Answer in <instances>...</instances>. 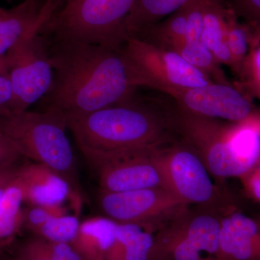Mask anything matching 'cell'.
Wrapping results in <instances>:
<instances>
[{
	"instance_id": "6da1fadb",
	"label": "cell",
	"mask_w": 260,
	"mask_h": 260,
	"mask_svg": "<svg viewBox=\"0 0 260 260\" xmlns=\"http://www.w3.org/2000/svg\"><path fill=\"white\" fill-rule=\"evenodd\" d=\"M45 44L54 68V81L39 102V111L52 113L65 122L135 96L139 87L122 47Z\"/></svg>"
},
{
	"instance_id": "7a4b0ae2",
	"label": "cell",
	"mask_w": 260,
	"mask_h": 260,
	"mask_svg": "<svg viewBox=\"0 0 260 260\" xmlns=\"http://www.w3.org/2000/svg\"><path fill=\"white\" fill-rule=\"evenodd\" d=\"M155 104L135 96L122 104L67 119L65 124L80 152L96 170L113 159L161 148L177 138L172 107Z\"/></svg>"
},
{
	"instance_id": "3957f363",
	"label": "cell",
	"mask_w": 260,
	"mask_h": 260,
	"mask_svg": "<svg viewBox=\"0 0 260 260\" xmlns=\"http://www.w3.org/2000/svg\"><path fill=\"white\" fill-rule=\"evenodd\" d=\"M172 115L177 137L198 153L212 177L240 179L260 162L259 126L193 115L175 104Z\"/></svg>"
},
{
	"instance_id": "277c9868",
	"label": "cell",
	"mask_w": 260,
	"mask_h": 260,
	"mask_svg": "<svg viewBox=\"0 0 260 260\" xmlns=\"http://www.w3.org/2000/svg\"><path fill=\"white\" fill-rule=\"evenodd\" d=\"M66 124L47 112H8L0 115V135L20 157L43 164L69 183L74 205L81 202V189L73 148L66 134Z\"/></svg>"
},
{
	"instance_id": "5b68a950",
	"label": "cell",
	"mask_w": 260,
	"mask_h": 260,
	"mask_svg": "<svg viewBox=\"0 0 260 260\" xmlns=\"http://www.w3.org/2000/svg\"><path fill=\"white\" fill-rule=\"evenodd\" d=\"M135 0H62L41 30L44 42L83 43L121 48Z\"/></svg>"
},
{
	"instance_id": "8992f818",
	"label": "cell",
	"mask_w": 260,
	"mask_h": 260,
	"mask_svg": "<svg viewBox=\"0 0 260 260\" xmlns=\"http://www.w3.org/2000/svg\"><path fill=\"white\" fill-rule=\"evenodd\" d=\"M221 217L188 207L155 233L150 260H218Z\"/></svg>"
},
{
	"instance_id": "52a82bcc",
	"label": "cell",
	"mask_w": 260,
	"mask_h": 260,
	"mask_svg": "<svg viewBox=\"0 0 260 260\" xmlns=\"http://www.w3.org/2000/svg\"><path fill=\"white\" fill-rule=\"evenodd\" d=\"M138 87L158 90L167 95L177 90L213 83L175 51L157 47L137 38H128L122 46Z\"/></svg>"
},
{
	"instance_id": "ba28073f",
	"label": "cell",
	"mask_w": 260,
	"mask_h": 260,
	"mask_svg": "<svg viewBox=\"0 0 260 260\" xmlns=\"http://www.w3.org/2000/svg\"><path fill=\"white\" fill-rule=\"evenodd\" d=\"M166 187L184 204L215 210L223 195L198 153L179 137L158 150Z\"/></svg>"
},
{
	"instance_id": "9c48e42d",
	"label": "cell",
	"mask_w": 260,
	"mask_h": 260,
	"mask_svg": "<svg viewBox=\"0 0 260 260\" xmlns=\"http://www.w3.org/2000/svg\"><path fill=\"white\" fill-rule=\"evenodd\" d=\"M13 90L10 112L28 110L52 86L54 68L40 32L19 43L3 58Z\"/></svg>"
},
{
	"instance_id": "30bf717a",
	"label": "cell",
	"mask_w": 260,
	"mask_h": 260,
	"mask_svg": "<svg viewBox=\"0 0 260 260\" xmlns=\"http://www.w3.org/2000/svg\"><path fill=\"white\" fill-rule=\"evenodd\" d=\"M99 204L106 217L116 223L137 224L155 233L189 207L162 188L101 191Z\"/></svg>"
},
{
	"instance_id": "8fae6325",
	"label": "cell",
	"mask_w": 260,
	"mask_h": 260,
	"mask_svg": "<svg viewBox=\"0 0 260 260\" xmlns=\"http://www.w3.org/2000/svg\"><path fill=\"white\" fill-rule=\"evenodd\" d=\"M168 96L181 110L201 117L237 124L260 119V108L234 83H212Z\"/></svg>"
},
{
	"instance_id": "7c38bea8",
	"label": "cell",
	"mask_w": 260,
	"mask_h": 260,
	"mask_svg": "<svg viewBox=\"0 0 260 260\" xmlns=\"http://www.w3.org/2000/svg\"><path fill=\"white\" fill-rule=\"evenodd\" d=\"M159 148L128 154L106 162L96 169L101 191L122 192L166 187Z\"/></svg>"
},
{
	"instance_id": "4fadbf2b",
	"label": "cell",
	"mask_w": 260,
	"mask_h": 260,
	"mask_svg": "<svg viewBox=\"0 0 260 260\" xmlns=\"http://www.w3.org/2000/svg\"><path fill=\"white\" fill-rule=\"evenodd\" d=\"M62 0H23L0 8V59L26 38L39 34Z\"/></svg>"
},
{
	"instance_id": "5bb4252c",
	"label": "cell",
	"mask_w": 260,
	"mask_h": 260,
	"mask_svg": "<svg viewBox=\"0 0 260 260\" xmlns=\"http://www.w3.org/2000/svg\"><path fill=\"white\" fill-rule=\"evenodd\" d=\"M218 260H260V225L239 212L222 215Z\"/></svg>"
},
{
	"instance_id": "9a60e30c",
	"label": "cell",
	"mask_w": 260,
	"mask_h": 260,
	"mask_svg": "<svg viewBox=\"0 0 260 260\" xmlns=\"http://www.w3.org/2000/svg\"><path fill=\"white\" fill-rule=\"evenodd\" d=\"M17 177L23 189L24 203L30 206L61 205L70 197L74 202L69 183L43 164L32 162L18 167Z\"/></svg>"
},
{
	"instance_id": "2e32d148",
	"label": "cell",
	"mask_w": 260,
	"mask_h": 260,
	"mask_svg": "<svg viewBox=\"0 0 260 260\" xmlns=\"http://www.w3.org/2000/svg\"><path fill=\"white\" fill-rule=\"evenodd\" d=\"M117 224L106 216L85 220L70 245L83 260H105L115 239Z\"/></svg>"
},
{
	"instance_id": "e0dca14e",
	"label": "cell",
	"mask_w": 260,
	"mask_h": 260,
	"mask_svg": "<svg viewBox=\"0 0 260 260\" xmlns=\"http://www.w3.org/2000/svg\"><path fill=\"white\" fill-rule=\"evenodd\" d=\"M155 234L137 224L118 223L105 260H150Z\"/></svg>"
},
{
	"instance_id": "ac0fdd59",
	"label": "cell",
	"mask_w": 260,
	"mask_h": 260,
	"mask_svg": "<svg viewBox=\"0 0 260 260\" xmlns=\"http://www.w3.org/2000/svg\"><path fill=\"white\" fill-rule=\"evenodd\" d=\"M200 42L209 49L220 64L235 71V64L225 39V8L220 0H208Z\"/></svg>"
},
{
	"instance_id": "d6986e66",
	"label": "cell",
	"mask_w": 260,
	"mask_h": 260,
	"mask_svg": "<svg viewBox=\"0 0 260 260\" xmlns=\"http://www.w3.org/2000/svg\"><path fill=\"white\" fill-rule=\"evenodd\" d=\"M189 0H135L126 18L128 38L137 37L152 25L159 23L184 6Z\"/></svg>"
},
{
	"instance_id": "ffe728a7",
	"label": "cell",
	"mask_w": 260,
	"mask_h": 260,
	"mask_svg": "<svg viewBox=\"0 0 260 260\" xmlns=\"http://www.w3.org/2000/svg\"><path fill=\"white\" fill-rule=\"evenodd\" d=\"M23 191L16 176L0 201V249L11 243L23 227Z\"/></svg>"
},
{
	"instance_id": "44dd1931",
	"label": "cell",
	"mask_w": 260,
	"mask_h": 260,
	"mask_svg": "<svg viewBox=\"0 0 260 260\" xmlns=\"http://www.w3.org/2000/svg\"><path fill=\"white\" fill-rule=\"evenodd\" d=\"M186 36V12L184 5L167 18L133 38L171 50L176 44L185 40Z\"/></svg>"
},
{
	"instance_id": "7402d4cb",
	"label": "cell",
	"mask_w": 260,
	"mask_h": 260,
	"mask_svg": "<svg viewBox=\"0 0 260 260\" xmlns=\"http://www.w3.org/2000/svg\"><path fill=\"white\" fill-rule=\"evenodd\" d=\"M171 51H175L189 64L203 72L213 83L232 84L222 69L221 64L201 42L185 39L174 46Z\"/></svg>"
},
{
	"instance_id": "603a6c76",
	"label": "cell",
	"mask_w": 260,
	"mask_h": 260,
	"mask_svg": "<svg viewBox=\"0 0 260 260\" xmlns=\"http://www.w3.org/2000/svg\"><path fill=\"white\" fill-rule=\"evenodd\" d=\"M16 260H83L69 244L51 242L42 237L27 239L19 246Z\"/></svg>"
},
{
	"instance_id": "cb8c5ba5",
	"label": "cell",
	"mask_w": 260,
	"mask_h": 260,
	"mask_svg": "<svg viewBox=\"0 0 260 260\" xmlns=\"http://www.w3.org/2000/svg\"><path fill=\"white\" fill-rule=\"evenodd\" d=\"M249 28V52L237 76V81L234 84L252 100H260V30L251 27Z\"/></svg>"
},
{
	"instance_id": "d4e9b609",
	"label": "cell",
	"mask_w": 260,
	"mask_h": 260,
	"mask_svg": "<svg viewBox=\"0 0 260 260\" xmlns=\"http://www.w3.org/2000/svg\"><path fill=\"white\" fill-rule=\"evenodd\" d=\"M225 8V7H224ZM225 39L234 64V74L237 76L250 45V28L239 20L230 10L225 8Z\"/></svg>"
},
{
	"instance_id": "484cf974",
	"label": "cell",
	"mask_w": 260,
	"mask_h": 260,
	"mask_svg": "<svg viewBox=\"0 0 260 260\" xmlns=\"http://www.w3.org/2000/svg\"><path fill=\"white\" fill-rule=\"evenodd\" d=\"M80 223L76 215H64L51 218L31 233L51 242L69 244L73 242Z\"/></svg>"
},
{
	"instance_id": "4316f807",
	"label": "cell",
	"mask_w": 260,
	"mask_h": 260,
	"mask_svg": "<svg viewBox=\"0 0 260 260\" xmlns=\"http://www.w3.org/2000/svg\"><path fill=\"white\" fill-rule=\"evenodd\" d=\"M222 4L243 23L260 30V0H222Z\"/></svg>"
},
{
	"instance_id": "83f0119b",
	"label": "cell",
	"mask_w": 260,
	"mask_h": 260,
	"mask_svg": "<svg viewBox=\"0 0 260 260\" xmlns=\"http://www.w3.org/2000/svg\"><path fill=\"white\" fill-rule=\"evenodd\" d=\"M67 215L62 205H34L23 209V227L32 232L51 218Z\"/></svg>"
},
{
	"instance_id": "f1b7e54d",
	"label": "cell",
	"mask_w": 260,
	"mask_h": 260,
	"mask_svg": "<svg viewBox=\"0 0 260 260\" xmlns=\"http://www.w3.org/2000/svg\"><path fill=\"white\" fill-rule=\"evenodd\" d=\"M208 0H189L185 5L186 12V40L200 42L205 8Z\"/></svg>"
},
{
	"instance_id": "f546056e",
	"label": "cell",
	"mask_w": 260,
	"mask_h": 260,
	"mask_svg": "<svg viewBox=\"0 0 260 260\" xmlns=\"http://www.w3.org/2000/svg\"><path fill=\"white\" fill-rule=\"evenodd\" d=\"M12 101H13V90L11 83L3 59H0V115L10 112Z\"/></svg>"
},
{
	"instance_id": "4dcf8cb0",
	"label": "cell",
	"mask_w": 260,
	"mask_h": 260,
	"mask_svg": "<svg viewBox=\"0 0 260 260\" xmlns=\"http://www.w3.org/2000/svg\"><path fill=\"white\" fill-rule=\"evenodd\" d=\"M240 179L246 193L260 203V162Z\"/></svg>"
},
{
	"instance_id": "1f68e13d",
	"label": "cell",
	"mask_w": 260,
	"mask_h": 260,
	"mask_svg": "<svg viewBox=\"0 0 260 260\" xmlns=\"http://www.w3.org/2000/svg\"><path fill=\"white\" fill-rule=\"evenodd\" d=\"M20 158L15 149L0 135V169L16 164Z\"/></svg>"
},
{
	"instance_id": "d6a6232c",
	"label": "cell",
	"mask_w": 260,
	"mask_h": 260,
	"mask_svg": "<svg viewBox=\"0 0 260 260\" xmlns=\"http://www.w3.org/2000/svg\"><path fill=\"white\" fill-rule=\"evenodd\" d=\"M18 168L16 164H14L0 169V201L10 182L16 176Z\"/></svg>"
}]
</instances>
